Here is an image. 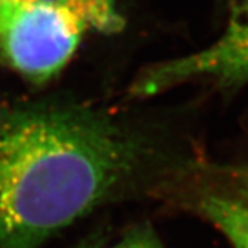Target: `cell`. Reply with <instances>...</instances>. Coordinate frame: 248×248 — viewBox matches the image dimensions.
<instances>
[{"mask_svg":"<svg viewBox=\"0 0 248 248\" xmlns=\"http://www.w3.org/2000/svg\"><path fill=\"white\" fill-rule=\"evenodd\" d=\"M189 153L76 105H0V248H42L110 204L155 199Z\"/></svg>","mask_w":248,"mask_h":248,"instance_id":"6da1fadb","label":"cell"},{"mask_svg":"<svg viewBox=\"0 0 248 248\" xmlns=\"http://www.w3.org/2000/svg\"><path fill=\"white\" fill-rule=\"evenodd\" d=\"M94 248H97L94 246ZM107 248H166L157 233L148 223H138L125 231L113 246Z\"/></svg>","mask_w":248,"mask_h":248,"instance_id":"8992f818","label":"cell"},{"mask_svg":"<svg viewBox=\"0 0 248 248\" xmlns=\"http://www.w3.org/2000/svg\"><path fill=\"white\" fill-rule=\"evenodd\" d=\"M200 81L226 93L248 87V0H228L226 22L217 39L200 50L149 65L128 93L142 99Z\"/></svg>","mask_w":248,"mask_h":248,"instance_id":"277c9868","label":"cell"},{"mask_svg":"<svg viewBox=\"0 0 248 248\" xmlns=\"http://www.w3.org/2000/svg\"><path fill=\"white\" fill-rule=\"evenodd\" d=\"M87 28L60 3L0 0V53L33 83H46L65 68Z\"/></svg>","mask_w":248,"mask_h":248,"instance_id":"7a4b0ae2","label":"cell"},{"mask_svg":"<svg viewBox=\"0 0 248 248\" xmlns=\"http://www.w3.org/2000/svg\"><path fill=\"white\" fill-rule=\"evenodd\" d=\"M84 248H94V246H90V247H84Z\"/></svg>","mask_w":248,"mask_h":248,"instance_id":"ba28073f","label":"cell"},{"mask_svg":"<svg viewBox=\"0 0 248 248\" xmlns=\"http://www.w3.org/2000/svg\"><path fill=\"white\" fill-rule=\"evenodd\" d=\"M120 0H60L65 9L90 31L115 33L124 27V18L119 13Z\"/></svg>","mask_w":248,"mask_h":248,"instance_id":"5b68a950","label":"cell"},{"mask_svg":"<svg viewBox=\"0 0 248 248\" xmlns=\"http://www.w3.org/2000/svg\"><path fill=\"white\" fill-rule=\"evenodd\" d=\"M156 200L203 218L233 248H248V161L225 164L189 155Z\"/></svg>","mask_w":248,"mask_h":248,"instance_id":"3957f363","label":"cell"},{"mask_svg":"<svg viewBox=\"0 0 248 248\" xmlns=\"http://www.w3.org/2000/svg\"><path fill=\"white\" fill-rule=\"evenodd\" d=\"M4 1H13V3H57L60 0H4Z\"/></svg>","mask_w":248,"mask_h":248,"instance_id":"52a82bcc","label":"cell"}]
</instances>
